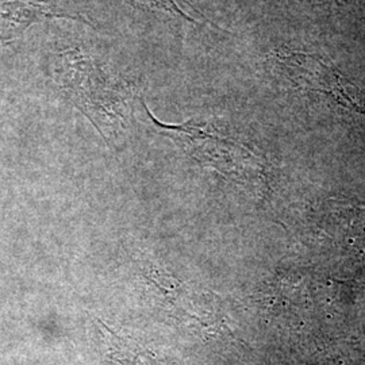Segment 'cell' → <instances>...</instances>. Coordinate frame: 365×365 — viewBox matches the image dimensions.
Wrapping results in <instances>:
<instances>
[{"mask_svg": "<svg viewBox=\"0 0 365 365\" xmlns=\"http://www.w3.org/2000/svg\"><path fill=\"white\" fill-rule=\"evenodd\" d=\"M330 215L336 217L334 235L342 242L353 247L354 241H360V245H365V209H339Z\"/></svg>", "mask_w": 365, "mask_h": 365, "instance_id": "cell-1", "label": "cell"}]
</instances>
